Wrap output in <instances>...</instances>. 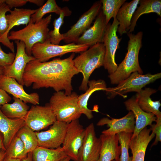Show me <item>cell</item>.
Returning a JSON list of instances; mask_svg holds the SVG:
<instances>
[{
    "instance_id": "1",
    "label": "cell",
    "mask_w": 161,
    "mask_h": 161,
    "mask_svg": "<svg viewBox=\"0 0 161 161\" xmlns=\"http://www.w3.org/2000/svg\"><path fill=\"white\" fill-rule=\"evenodd\" d=\"M75 53L67 58H57L40 62L35 59L27 65L22 80L23 85L33 89L51 88L56 92L64 90L66 94L72 93V78L79 72L74 66Z\"/></svg>"
},
{
    "instance_id": "2",
    "label": "cell",
    "mask_w": 161,
    "mask_h": 161,
    "mask_svg": "<svg viewBox=\"0 0 161 161\" xmlns=\"http://www.w3.org/2000/svg\"><path fill=\"white\" fill-rule=\"evenodd\" d=\"M127 35L129 40L125 57L118 66L116 70L108 76L112 84H118L133 72H137L141 74L143 73L139 62V54L142 47L143 33L141 31L136 34L128 33Z\"/></svg>"
},
{
    "instance_id": "3",
    "label": "cell",
    "mask_w": 161,
    "mask_h": 161,
    "mask_svg": "<svg viewBox=\"0 0 161 161\" xmlns=\"http://www.w3.org/2000/svg\"><path fill=\"white\" fill-rule=\"evenodd\" d=\"M82 52L73 59L74 66L83 78L80 90L86 91L88 88L89 77L96 69L103 66L105 47L103 43H98Z\"/></svg>"
},
{
    "instance_id": "4",
    "label": "cell",
    "mask_w": 161,
    "mask_h": 161,
    "mask_svg": "<svg viewBox=\"0 0 161 161\" xmlns=\"http://www.w3.org/2000/svg\"><path fill=\"white\" fill-rule=\"evenodd\" d=\"M52 16L50 14L35 23H33L30 20L24 28L18 31H11L8 38L10 40L23 42L25 46L27 54L31 56L32 49L35 44L43 43L49 39V30L48 27L51 22Z\"/></svg>"
},
{
    "instance_id": "5",
    "label": "cell",
    "mask_w": 161,
    "mask_h": 161,
    "mask_svg": "<svg viewBox=\"0 0 161 161\" xmlns=\"http://www.w3.org/2000/svg\"><path fill=\"white\" fill-rule=\"evenodd\" d=\"M78 97L75 92L69 95L62 91L53 93L48 104L57 121L68 123L78 119L82 114L78 106Z\"/></svg>"
},
{
    "instance_id": "6",
    "label": "cell",
    "mask_w": 161,
    "mask_h": 161,
    "mask_svg": "<svg viewBox=\"0 0 161 161\" xmlns=\"http://www.w3.org/2000/svg\"><path fill=\"white\" fill-rule=\"evenodd\" d=\"M161 77V73L154 74H141L137 72L132 73L126 79L114 87L107 88L105 91L109 98L114 97L117 95L125 98L124 94L129 92H139L147 84L153 83Z\"/></svg>"
},
{
    "instance_id": "7",
    "label": "cell",
    "mask_w": 161,
    "mask_h": 161,
    "mask_svg": "<svg viewBox=\"0 0 161 161\" xmlns=\"http://www.w3.org/2000/svg\"><path fill=\"white\" fill-rule=\"evenodd\" d=\"M89 47L84 44L72 43L60 45L51 44L48 39L44 42L35 44L32 49V55L40 62L47 61L50 58L61 56L66 53L82 52Z\"/></svg>"
},
{
    "instance_id": "8",
    "label": "cell",
    "mask_w": 161,
    "mask_h": 161,
    "mask_svg": "<svg viewBox=\"0 0 161 161\" xmlns=\"http://www.w3.org/2000/svg\"><path fill=\"white\" fill-rule=\"evenodd\" d=\"M119 25L116 18H114L112 24H107L103 39L106 49L103 66L109 75L113 73L118 67L115 60V53L120 48L119 44L122 39L117 34Z\"/></svg>"
},
{
    "instance_id": "9",
    "label": "cell",
    "mask_w": 161,
    "mask_h": 161,
    "mask_svg": "<svg viewBox=\"0 0 161 161\" xmlns=\"http://www.w3.org/2000/svg\"><path fill=\"white\" fill-rule=\"evenodd\" d=\"M85 134V129L78 119L67 123L62 147L67 156L74 161H78Z\"/></svg>"
},
{
    "instance_id": "10",
    "label": "cell",
    "mask_w": 161,
    "mask_h": 161,
    "mask_svg": "<svg viewBox=\"0 0 161 161\" xmlns=\"http://www.w3.org/2000/svg\"><path fill=\"white\" fill-rule=\"evenodd\" d=\"M25 125L34 131H38L52 125L55 116L48 104L32 105L24 118Z\"/></svg>"
},
{
    "instance_id": "11",
    "label": "cell",
    "mask_w": 161,
    "mask_h": 161,
    "mask_svg": "<svg viewBox=\"0 0 161 161\" xmlns=\"http://www.w3.org/2000/svg\"><path fill=\"white\" fill-rule=\"evenodd\" d=\"M101 1L94 3L89 9L83 14L77 22L66 33L63 34V41L67 44L76 43L79 37L91 26L100 10Z\"/></svg>"
},
{
    "instance_id": "12",
    "label": "cell",
    "mask_w": 161,
    "mask_h": 161,
    "mask_svg": "<svg viewBox=\"0 0 161 161\" xmlns=\"http://www.w3.org/2000/svg\"><path fill=\"white\" fill-rule=\"evenodd\" d=\"M17 46V51L12 64L4 67L3 75L14 78L20 84L23 85L22 78L27 64L35 58L29 56L25 51V46L21 41L15 40Z\"/></svg>"
},
{
    "instance_id": "13",
    "label": "cell",
    "mask_w": 161,
    "mask_h": 161,
    "mask_svg": "<svg viewBox=\"0 0 161 161\" xmlns=\"http://www.w3.org/2000/svg\"><path fill=\"white\" fill-rule=\"evenodd\" d=\"M101 146L100 138L96 135L93 123L85 129L83 141L79 151L78 161H97Z\"/></svg>"
},
{
    "instance_id": "14",
    "label": "cell",
    "mask_w": 161,
    "mask_h": 161,
    "mask_svg": "<svg viewBox=\"0 0 161 161\" xmlns=\"http://www.w3.org/2000/svg\"><path fill=\"white\" fill-rule=\"evenodd\" d=\"M67 124L56 120L48 130L35 132L38 146L51 149L61 147L65 136Z\"/></svg>"
},
{
    "instance_id": "15",
    "label": "cell",
    "mask_w": 161,
    "mask_h": 161,
    "mask_svg": "<svg viewBox=\"0 0 161 161\" xmlns=\"http://www.w3.org/2000/svg\"><path fill=\"white\" fill-rule=\"evenodd\" d=\"M103 117L100 119L97 125L103 126L106 125L109 128L103 131L102 134H116L121 132L133 133L135 128V119L133 112L129 111L124 116L120 118Z\"/></svg>"
},
{
    "instance_id": "16",
    "label": "cell",
    "mask_w": 161,
    "mask_h": 161,
    "mask_svg": "<svg viewBox=\"0 0 161 161\" xmlns=\"http://www.w3.org/2000/svg\"><path fill=\"white\" fill-rule=\"evenodd\" d=\"M0 89L26 103H30L34 105L39 103L40 97L38 93H27L24 91L23 86L19 83L14 78L3 75H1Z\"/></svg>"
},
{
    "instance_id": "17",
    "label": "cell",
    "mask_w": 161,
    "mask_h": 161,
    "mask_svg": "<svg viewBox=\"0 0 161 161\" xmlns=\"http://www.w3.org/2000/svg\"><path fill=\"white\" fill-rule=\"evenodd\" d=\"M107 25L105 17L100 10L93 25L79 37L76 43L86 45L90 47L97 43H103Z\"/></svg>"
},
{
    "instance_id": "18",
    "label": "cell",
    "mask_w": 161,
    "mask_h": 161,
    "mask_svg": "<svg viewBox=\"0 0 161 161\" xmlns=\"http://www.w3.org/2000/svg\"><path fill=\"white\" fill-rule=\"evenodd\" d=\"M126 109L131 111L134 116L135 125L131 138L137 136L147 126H151L156 122V117L153 114L146 112L138 105L135 96L132 97L124 102Z\"/></svg>"
},
{
    "instance_id": "19",
    "label": "cell",
    "mask_w": 161,
    "mask_h": 161,
    "mask_svg": "<svg viewBox=\"0 0 161 161\" xmlns=\"http://www.w3.org/2000/svg\"><path fill=\"white\" fill-rule=\"evenodd\" d=\"M150 129L146 127L135 137L131 138L129 148L132 157L131 161H144L147 147L150 142L154 137V134Z\"/></svg>"
},
{
    "instance_id": "20",
    "label": "cell",
    "mask_w": 161,
    "mask_h": 161,
    "mask_svg": "<svg viewBox=\"0 0 161 161\" xmlns=\"http://www.w3.org/2000/svg\"><path fill=\"white\" fill-rule=\"evenodd\" d=\"M101 146L97 161H120V147L118 145L117 134L112 135L101 134L100 137Z\"/></svg>"
},
{
    "instance_id": "21",
    "label": "cell",
    "mask_w": 161,
    "mask_h": 161,
    "mask_svg": "<svg viewBox=\"0 0 161 161\" xmlns=\"http://www.w3.org/2000/svg\"><path fill=\"white\" fill-rule=\"evenodd\" d=\"M0 106V132L3 136V142L6 149L17 133L25 125L23 119H11L2 112Z\"/></svg>"
},
{
    "instance_id": "22",
    "label": "cell",
    "mask_w": 161,
    "mask_h": 161,
    "mask_svg": "<svg viewBox=\"0 0 161 161\" xmlns=\"http://www.w3.org/2000/svg\"><path fill=\"white\" fill-rule=\"evenodd\" d=\"M88 86V88L85 92L78 95V104L82 114H84L88 119H91L93 117V110L89 109L87 107L88 102L90 96L96 91H105L107 87L105 81L101 79L89 80Z\"/></svg>"
},
{
    "instance_id": "23",
    "label": "cell",
    "mask_w": 161,
    "mask_h": 161,
    "mask_svg": "<svg viewBox=\"0 0 161 161\" xmlns=\"http://www.w3.org/2000/svg\"><path fill=\"white\" fill-rule=\"evenodd\" d=\"M157 92L155 89L146 88L137 93L135 96L137 103L140 108L144 112L154 114L157 118L161 117L159 108L161 105L160 100L153 101L150 96Z\"/></svg>"
},
{
    "instance_id": "24",
    "label": "cell",
    "mask_w": 161,
    "mask_h": 161,
    "mask_svg": "<svg viewBox=\"0 0 161 161\" xmlns=\"http://www.w3.org/2000/svg\"><path fill=\"white\" fill-rule=\"evenodd\" d=\"M139 1L133 0L125 2L119 10L116 18L119 23L117 31L120 36L129 31L131 18Z\"/></svg>"
},
{
    "instance_id": "25",
    "label": "cell",
    "mask_w": 161,
    "mask_h": 161,
    "mask_svg": "<svg viewBox=\"0 0 161 161\" xmlns=\"http://www.w3.org/2000/svg\"><path fill=\"white\" fill-rule=\"evenodd\" d=\"M140 6L134 12L131 21L128 33L134 30L137 22L142 15L152 13H156L161 17V1L160 0H141Z\"/></svg>"
},
{
    "instance_id": "26",
    "label": "cell",
    "mask_w": 161,
    "mask_h": 161,
    "mask_svg": "<svg viewBox=\"0 0 161 161\" xmlns=\"http://www.w3.org/2000/svg\"><path fill=\"white\" fill-rule=\"evenodd\" d=\"M68 156L62 147L51 149L38 146L32 152V161H60Z\"/></svg>"
},
{
    "instance_id": "27",
    "label": "cell",
    "mask_w": 161,
    "mask_h": 161,
    "mask_svg": "<svg viewBox=\"0 0 161 161\" xmlns=\"http://www.w3.org/2000/svg\"><path fill=\"white\" fill-rule=\"evenodd\" d=\"M37 9L17 8L10 11V14L6 15V17L8 26V33L14 26L21 25H27L29 22L31 16L36 11Z\"/></svg>"
},
{
    "instance_id": "28",
    "label": "cell",
    "mask_w": 161,
    "mask_h": 161,
    "mask_svg": "<svg viewBox=\"0 0 161 161\" xmlns=\"http://www.w3.org/2000/svg\"><path fill=\"white\" fill-rule=\"evenodd\" d=\"M14 102L1 106L2 113L11 119H23L25 118L29 109V106L22 100L13 97Z\"/></svg>"
},
{
    "instance_id": "29",
    "label": "cell",
    "mask_w": 161,
    "mask_h": 161,
    "mask_svg": "<svg viewBox=\"0 0 161 161\" xmlns=\"http://www.w3.org/2000/svg\"><path fill=\"white\" fill-rule=\"evenodd\" d=\"M10 9L4 3L0 5V43L8 48L12 52L14 53L15 48L13 42L8 38V26L6 17V13L10 12Z\"/></svg>"
},
{
    "instance_id": "30",
    "label": "cell",
    "mask_w": 161,
    "mask_h": 161,
    "mask_svg": "<svg viewBox=\"0 0 161 161\" xmlns=\"http://www.w3.org/2000/svg\"><path fill=\"white\" fill-rule=\"evenodd\" d=\"M71 13V11L67 7L62 8V10L59 15V17L55 19L53 22V30L49 31V32L48 40L51 44L58 45L61 40H63V34L60 33V29L64 23V17L70 16Z\"/></svg>"
},
{
    "instance_id": "31",
    "label": "cell",
    "mask_w": 161,
    "mask_h": 161,
    "mask_svg": "<svg viewBox=\"0 0 161 161\" xmlns=\"http://www.w3.org/2000/svg\"><path fill=\"white\" fill-rule=\"evenodd\" d=\"M23 143L26 153L33 152L38 146L37 136L34 131L25 125L16 134Z\"/></svg>"
},
{
    "instance_id": "32",
    "label": "cell",
    "mask_w": 161,
    "mask_h": 161,
    "mask_svg": "<svg viewBox=\"0 0 161 161\" xmlns=\"http://www.w3.org/2000/svg\"><path fill=\"white\" fill-rule=\"evenodd\" d=\"M62 10V8L57 4L55 0H48L47 2L38 9L31 17L30 20L33 23L40 21L44 16L46 14L55 13L59 15Z\"/></svg>"
},
{
    "instance_id": "33",
    "label": "cell",
    "mask_w": 161,
    "mask_h": 161,
    "mask_svg": "<svg viewBox=\"0 0 161 161\" xmlns=\"http://www.w3.org/2000/svg\"><path fill=\"white\" fill-rule=\"evenodd\" d=\"M27 154L23 143L16 135L6 150V156L22 160Z\"/></svg>"
},
{
    "instance_id": "34",
    "label": "cell",
    "mask_w": 161,
    "mask_h": 161,
    "mask_svg": "<svg viewBox=\"0 0 161 161\" xmlns=\"http://www.w3.org/2000/svg\"><path fill=\"white\" fill-rule=\"evenodd\" d=\"M102 11L107 24L111 19L116 18L120 8L126 0H101Z\"/></svg>"
},
{
    "instance_id": "35",
    "label": "cell",
    "mask_w": 161,
    "mask_h": 161,
    "mask_svg": "<svg viewBox=\"0 0 161 161\" xmlns=\"http://www.w3.org/2000/svg\"><path fill=\"white\" fill-rule=\"evenodd\" d=\"M117 134L121 150L120 161H131V157L129 156V149L132 133L121 132Z\"/></svg>"
},
{
    "instance_id": "36",
    "label": "cell",
    "mask_w": 161,
    "mask_h": 161,
    "mask_svg": "<svg viewBox=\"0 0 161 161\" xmlns=\"http://www.w3.org/2000/svg\"><path fill=\"white\" fill-rule=\"evenodd\" d=\"M15 56V53H5L0 46V66L4 67L12 64Z\"/></svg>"
},
{
    "instance_id": "37",
    "label": "cell",
    "mask_w": 161,
    "mask_h": 161,
    "mask_svg": "<svg viewBox=\"0 0 161 161\" xmlns=\"http://www.w3.org/2000/svg\"><path fill=\"white\" fill-rule=\"evenodd\" d=\"M156 122V124H152L150 128L155 136V140L151 146L156 145L159 142L161 141V117L157 118Z\"/></svg>"
},
{
    "instance_id": "38",
    "label": "cell",
    "mask_w": 161,
    "mask_h": 161,
    "mask_svg": "<svg viewBox=\"0 0 161 161\" xmlns=\"http://www.w3.org/2000/svg\"><path fill=\"white\" fill-rule=\"evenodd\" d=\"M27 2H29V0H5V3L10 9L14 7H21L25 5Z\"/></svg>"
},
{
    "instance_id": "39",
    "label": "cell",
    "mask_w": 161,
    "mask_h": 161,
    "mask_svg": "<svg viewBox=\"0 0 161 161\" xmlns=\"http://www.w3.org/2000/svg\"><path fill=\"white\" fill-rule=\"evenodd\" d=\"M11 99L10 96L5 91L0 89V106L8 103Z\"/></svg>"
},
{
    "instance_id": "40",
    "label": "cell",
    "mask_w": 161,
    "mask_h": 161,
    "mask_svg": "<svg viewBox=\"0 0 161 161\" xmlns=\"http://www.w3.org/2000/svg\"><path fill=\"white\" fill-rule=\"evenodd\" d=\"M29 2L32 3L37 5L38 6H41L44 2L43 0H29Z\"/></svg>"
},
{
    "instance_id": "41",
    "label": "cell",
    "mask_w": 161,
    "mask_h": 161,
    "mask_svg": "<svg viewBox=\"0 0 161 161\" xmlns=\"http://www.w3.org/2000/svg\"><path fill=\"white\" fill-rule=\"evenodd\" d=\"M4 149L6 151L3 142V136L2 134L0 132V150Z\"/></svg>"
},
{
    "instance_id": "42",
    "label": "cell",
    "mask_w": 161,
    "mask_h": 161,
    "mask_svg": "<svg viewBox=\"0 0 161 161\" xmlns=\"http://www.w3.org/2000/svg\"><path fill=\"white\" fill-rule=\"evenodd\" d=\"M6 156V151L4 149L0 150V161H2Z\"/></svg>"
},
{
    "instance_id": "43",
    "label": "cell",
    "mask_w": 161,
    "mask_h": 161,
    "mask_svg": "<svg viewBox=\"0 0 161 161\" xmlns=\"http://www.w3.org/2000/svg\"><path fill=\"white\" fill-rule=\"evenodd\" d=\"M32 152L28 153L26 157L23 159L21 161H32Z\"/></svg>"
},
{
    "instance_id": "44",
    "label": "cell",
    "mask_w": 161,
    "mask_h": 161,
    "mask_svg": "<svg viewBox=\"0 0 161 161\" xmlns=\"http://www.w3.org/2000/svg\"><path fill=\"white\" fill-rule=\"evenodd\" d=\"M2 161H21V160L19 159L8 157L5 156V157Z\"/></svg>"
},
{
    "instance_id": "45",
    "label": "cell",
    "mask_w": 161,
    "mask_h": 161,
    "mask_svg": "<svg viewBox=\"0 0 161 161\" xmlns=\"http://www.w3.org/2000/svg\"><path fill=\"white\" fill-rule=\"evenodd\" d=\"M71 158L69 156H67L64 158L60 161H70Z\"/></svg>"
},
{
    "instance_id": "46",
    "label": "cell",
    "mask_w": 161,
    "mask_h": 161,
    "mask_svg": "<svg viewBox=\"0 0 161 161\" xmlns=\"http://www.w3.org/2000/svg\"><path fill=\"white\" fill-rule=\"evenodd\" d=\"M4 68V67L0 66V76L3 75Z\"/></svg>"
},
{
    "instance_id": "47",
    "label": "cell",
    "mask_w": 161,
    "mask_h": 161,
    "mask_svg": "<svg viewBox=\"0 0 161 161\" xmlns=\"http://www.w3.org/2000/svg\"><path fill=\"white\" fill-rule=\"evenodd\" d=\"M5 3V0H0V5Z\"/></svg>"
},
{
    "instance_id": "48",
    "label": "cell",
    "mask_w": 161,
    "mask_h": 161,
    "mask_svg": "<svg viewBox=\"0 0 161 161\" xmlns=\"http://www.w3.org/2000/svg\"><path fill=\"white\" fill-rule=\"evenodd\" d=\"M112 161H115V160H112Z\"/></svg>"
}]
</instances>
